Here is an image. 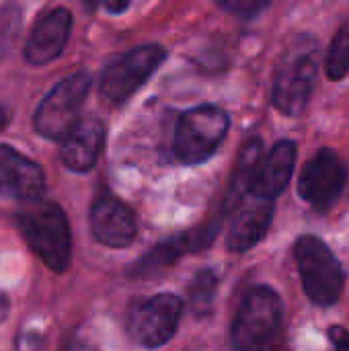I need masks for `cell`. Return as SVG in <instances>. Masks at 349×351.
<instances>
[{"mask_svg": "<svg viewBox=\"0 0 349 351\" xmlns=\"http://www.w3.org/2000/svg\"><path fill=\"white\" fill-rule=\"evenodd\" d=\"M263 144L259 138L249 140L237 160L234 167V175H232V185H230V197H228V206L232 204V208H239V204L245 199L247 193H253V185L257 181L261 162H263Z\"/></svg>", "mask_w": 349, "mask_h": 351, "instance_id": "cell-16", "label": "cell"}, {"mask_svg": "<svg viewBox=\"0 0 349 351\" xmlns=\"http://www.w3.org/2000/svg\"><path fill=\"white\" fill-rule=\"evenodd\" d=\"M4 125H6V113L0 109V132L4 130Z\"/></svg>", "mask_w": 349, "mask_h": 351, "instance_id": "cell-29", "label": "cell"}, {"mask_svg": "<svg viewBox=\"0 0 349 351\" xmlns=\"http://www.w3.org/2000/svg\"><path fill=\"white\" fill-rule=\"evenodd\" d=\"M167 49L158 43L134 47L125 53L115 56L101 74V95L109 103L128 101L165 62Z\"/></svg>", "mask_w": 349, "mask_h": 351, "instance_id": "cell-5", "label": "cell"}, {"mask_svg": "<svg viewBox=\"0 0 349 351\" xmlns=\"http://www.w3.org/2000/svg\"><path fill=\"white\" fill-rule=\"evenodd\" d=\"M329 337L335 346V351H349V333L341 327H333L329 331Z\"/></svg>", "mask_w": 349, "mask_h": 351, "instance_id": "cell-24", "label": "cell"}, {"mask_svg": "<svg viewBox=\"0 0 349 351\" xmlns=\"http://www.w3.org/2000/svg\"><path fill=\"white\" fill-rule=\"evenodd\" d=\"M257 351H290V348H288V339H286L284 331L280 329V331H276L274 335H269V337L259 346V350Z\"/></svg>", "mask_w": 349, "mask_h": 351, "instance_id": "cell-23", "label": "cell"}, {"mask_svg": "<svg viewBox=\"0 0 349 351\" xmlns=\"http://www.w3.org/2000/svg\"><path fill=\"white\" fill-rule=\"evenodd\" d=\"M327 74L333 80H341L349 74V23L339 29V33L331 41L327 56Z\"/></svg>", "mask_w": 349, "mask_h": 351, "instance_id": "cell-19", "label": "cell"}, {"mask_svg": "<svg viewBox=\"0 0 349 351\" xmlns=\"http://www.w3.org/2000/svg\"><path fill=\"white\" fill-rule=\"evenodd\" d=\"M19 23H21V14L14 6H4L0 10V58L12 45L19 31Z\"/></svg>", "mask_w": 349, "mask_h": 351, "instance_id": "cell-20", "label": "cell"}, {"mask_svg": "<svg viewBox=\"0 0 349 351\" xmlns=\"http://www.w3.org/2000/svg\"><path fill=\"white\" fill-rule=\"evenodd\" d=\"M274 218V199L259 197L251 193V199L243 204L232 220L228 232V249L243 253L253 249L267 232Z\"/></svg>", "mask_w": 349, "mask_h": 351, "instance_id": "cell-14", "label": "cell"}, {"mask_svg": "<svg viewBox=\"0 0 349 351\" xmlns=\"http://www.w3.org/2000/svg\"><path fill=\"white\" fill-rule=\"evenodd\" d=\"M346 167L331 148H321L298 179V193L317 210L331 208L346 187Z\"/></svg>", "mask_w": 349, "mask_h": 351, "instance_id": "cell-9", "label": "cell"}, {"mask_svg": "<svg viewBox=\"0 0 349 351\" xmlns=\"http://www.w3.org/2000/svg\"><path fill=\"white\" fill-rule=\"evenodd\" d=\"M228 125L230 119L220 107L202 105L185 111L175 130V156L183 165H200L208 160L222 144Z\"/></svg>", "mask_w": 349, "mask_h": 351, "instance_id": "cell-4", "label": "cell"}, {"mask_svg": "<svg viewBox=\"0 0 349 351\" xmlns=\"http://www.w3.org/2000/svg\"><path fill=\"white\" fill-rule=\"evenodd\" d=\"M8 308H10V304H8V298L0 292V323L6 319V315H8Z\"/></svg>", "mask_w": 349, "mask_h": 351, "instance_id": "cell-26", "label": "cell"}, {"mask_svg": "<svg viewBox=\"0 0 349 351\" xmlns=\"http://www.w3.org/2000/svg\"><path fill=\"white\" fill-rule=\"evenodd\" d=\"M70 29H72V14L66 8H53L49 12H45L33 27L27 45H25V60L33 66H41L47 64L51 60H56L68 37H70Z\"/></svg>", "mask_w": 349, "mask_h": 351, "instance_id": "cell-12", "label": "cell"}, {"mask_svg": "<svg viewBox=\"0 0 349 351\" xmlns=\"http://www.w3.org/2000/svg\"><path fill=\"white\" fill-rule=\"evenodd\" d=\"M296 165V144L292 140L278 142L263 158L253 193L265 199H276L290 183Z\"/></svg>", "mask_w": 349, "mask_h": 351, "instance_id": "cell-15", "label": "cell"}, {"mask_svg": "<svg viewBox=\"0 0 349 351\" xmlns=\"http://www.w3.org/2000/svg\"><path fill=\"white\" fill-rule=\"evenodd\" d=\"M91 230L101 245L123 249L136 237L134 212L109 193L99 195L91 208Z\"/></svg>", "mask_w": 349, "mask_h": 351, "instance_id": "cell-11", "label": "cell"}, {"mask_svg": "<svg viewBox=\"0 0 349 351\" xmlns=\"http://www.w3.org/2000/svg\"><path fill=\"white\" fill-rule=\"evenodd\" d=\"M300 280L306 296L319 306H331L339 300L346 276L331 249L317 237H302L294 247Z\"/></svg>", "mask_w": 349, "mask_h": 351, "instance_id": "cell-3", "label": "cell"}, {"mask_svg": "<svg viewBox=\"0 0 349 351\" xmlns=\"http://www.w3.org/2000/svg\"><path fill=\"white\" fill-rule=\"evenodd\" d=\"M101 4H103L109 12L119 14V12H123V10L130 6V0H101Z\"/></svg>", "mask_w": 349, "mask_h": 351, "instance_id": "cell-25", "label": "cell"}, {"mask_svg": "<svg viewBox=\"0 0 349 351\" xmlns=\"http://www.w3.org/2000/svg\"><path fill=\"white\" fill-rule=\"evenodd\" d=\"M19 230L29 249L56 274H62L72 255V234L64 210L51 202H27L16 214Z\"/></svg>", "mask_w": 349, "mask_h": 351, "instance_id": "cell-1", "label": "cell"}, {"mask_svg": "<svg viewBox=\"0 0 349 351\" xmlns=\"http://www.w3.org/2000/svg\"><path fill=\"white\" fill-rule=\"evenodd\" d=\"M45 191V175L39 165L10 146L0 144V195L33 202Z\"/></svg>", "mask_w": 349, "mask_h": 351, "instance_id": "cell-10", "label": "cell"}, {"mask_svg": "<svg viewBox=\"0 0 349 351\" xmlns=\"http://www.w3.org/2000/svg\"><path fill=\"white\" fill-rule=\"evenodd\" d=\"M317 66V41L304 35L288 49L276 72L274 105L282 113L296 117L306 109L315 88Z\"/></svg>", "mask_w": 349, "mask_h": 351, "instance_id": "cell-2", "label": "cell"}, {"mask_svg": "<svg viewBox=\"0 0 349 351\" xmlns=\"http://www.w3.org/2000/svg\"><path fill=\"white\" fill-rule=\"evenodd\" d=\"M272 0H218V4L228 10L230 14L243 16V19H253L257 16L263 8L269 6Z\"/></svg>", "mask_w": 349, "mask_h": 351, "instance_id": "cell-21", "label": "cell"}, {"mask_svg": "<svg viewBox=\"0 0 349 351\" xmlns=\"http://www.w3.org/2000/svg\"><path fill=\"white\" fill-rule=\"evenodd\" d=\"M218 288V278L212 269H202L195 274L189 286V304L195 317H210L214 311V296Z\"/></svg>", "mask_w": 349, "mask_h": 351, "instance_id": "cell-18", "label": "cell"}, {"mask_svg": "<svg viewBox=\"0 0 349 351\" xmlns=\"http://www.w3.org/2000/svg\"><path fill=\"white\" fill-rule=\"evenodd\" d=\"M105 125L97 117L80 119L64 138L60 148L62 162L76 173H86L97 165V158L103 150Z\"/></svg>", "mask_w": 349, "mask_h": 351, "instance_id": "cell-13", "label": "cell"}, {"mask_svg": "<svg viewBox=\"0 0 349 351\" xmlns=\"http://www.w3.org/2000/svg\"><path fill=\"white\" fill-rule=\"evenodd\" d=\"M99 4H101V0H84V6H86L88 10H95Z\"/></svg>", "mask_w": 349, "mask_h": 351, "instance_id": "cell-28", "label": "cell"}, {"mask_svg": "<svg viewBox=\"0 0 349 351\" xmlns=\"http://www.w3.org/2000/svg\"><path fill=\"white\" fill-rule=\"evenodd\" d=\"M218 224H210V226H202V228H195L191 232H185L183 239H185V245H187V251H202L206 249L214 237L218 234Z\"/></svg>", "mask_w": 349, "mask_h": 351, "instance_id": "cell-22", "label": "cell"}, {"mask_svg": "<svg viewBox=\"0 0 349 351\" xmlns=\"http://www.w3.org/2000/svg\"><path fill=\"white\" fill-rule=\"evenodd\" d=\"M183 253H187V245H185V239L183 234L175 237V239H169L160 245H156L152 251H148L134 267H132V274L134 276H150L158 269H165V267H171Z\"/></svg>", "mask_w": 349, "mask_h": 351, "instance_id": "cell-17", "label": "cell"}, {"mask_svg": "<svg viewBox=\"0 0 349 351\" xmlns=\"http://www.w3.org/2000/svg\"><path fill=\"white\" fill-rule=\"evenodd\" d=\"M88 88L91 78L84 72H76L60 80L47 93L35 113L37 134L49 140H62L80 121V109L84 105Z\"/></svg>", "mask_w": 349, "mask_h": 351, "instance_id": "cell-6", "label": "cell"}, {"mask_svg": "<svg viewBox=\"0 0 349 351\" xmlns=\"http://www.w3.org/2000/svg\"><path fill=\"white\" fill-rule=\"evenodd\" d=\"M282 329V300L265 286H259L243 300L234 325L232 343L237 351H257L259 346Z\"/></svg>", "mask_w": 349, "mask_h": 351, "instance_id": "cell-7", "label": "cell"}, {"mask_svg": "<svg viewBox=\"0 0 349 351\" xmlns=\"http://www.w3.org/2000/svg\"><path fill=\"white\" fill-rule=\"evenodd\" d=\"M183 313L181 298L173 294H158L142 304L134 306L128 319V331L136 343L142 348H160L177 331L179 319Z\"/></svg>", "mask_w": 349, "mask_h": 351, "instance_id": "cell-8", "label": "cell"}, {"mask_svg": "<svg viewBox=\"0 0 349 351\" xmlns=\"http://www.w3.org/2000/svg\"><path fill=\"white\" fill-rule=\"evenodd\" d=\"M68 351H95L93 348H88V346H84V343H74L72 348Z\"/></svg>", "mask_w": 349, "mask_h": 351, "instance_id": "cell-27", "label": "cell"}]
</instances>
